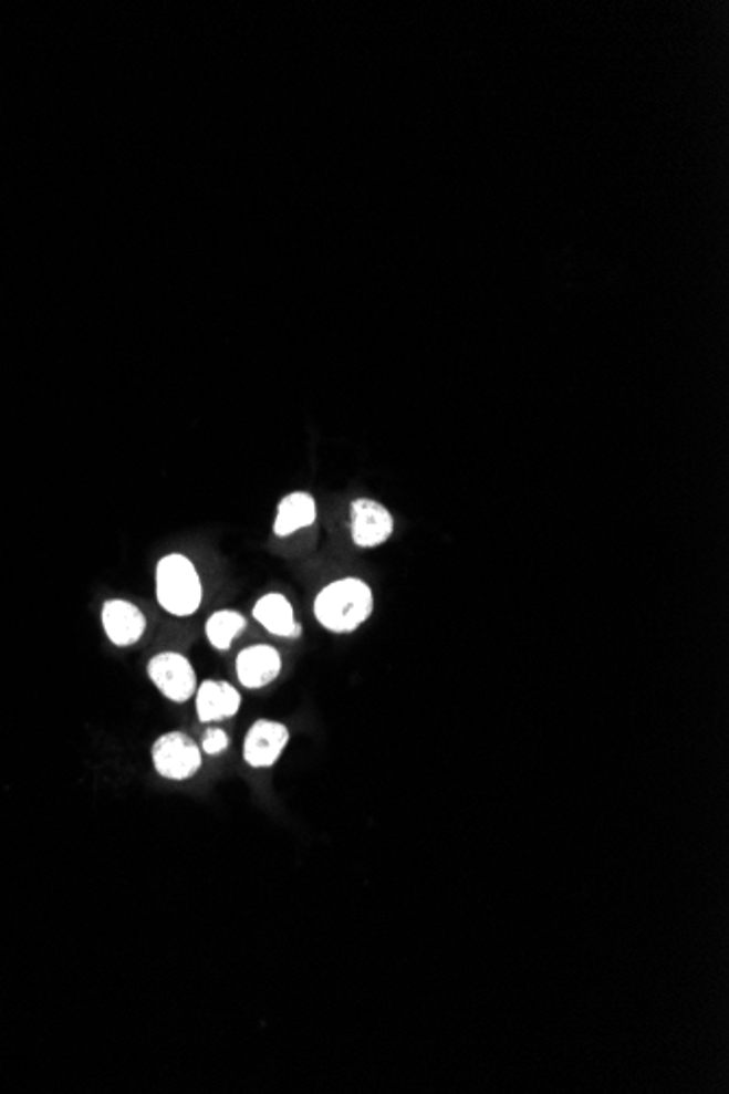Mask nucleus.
Instances as JSON below:
<instances>
[{"mask_svg": "<svg viewBox=\"0 0 729 1094\" xmlns=\"http://www.w3.org/2000/svg\"><path fill=\"white\" fill-rule=\"evenodd\" d=\"M315 618L334 634H347L361 627L374 609L372 588L354 577L327 584L315 598Z\"/></svg>", "mask_w": 729, "mask_h": 1094, "instance_id": "nucleus-1", "label": "nucleus"}, {"mask_svg": "<svg viewBox=\"0 0 729 1094\" xmlns=\"http://www.w3.org/2000/svg\"><path fill=\"white\" fill-rule=\"evenodd\" d=\"M156 592L166 612L190 616L201 605V582L192 562L184 555H166L156 571Z\"/></svg>", "mask_w": 729, "mask_h": 1094, "instance_id": "nucleus-2", "label": "nucleus"}, {"mask_svg": "<svg viewBox=\"0 0 729 1094\" xmlns=\"http://www.w3.org/2000/svg\"><path fill=\"white\" fill-rule=\"evenodd\" d=\"M154 764L168 780H186L199 771L201 752L186 734L170 732L156 741Z\"/></svg>", "mask_w": 729, "mask_h": 1094, "instance_id": "nucleus-3", "label": "nucleus"}, {"mask_svg": "<svg viewBox=\"0 0 729 1094\" xmlns=\"http://www.w3.org/2000/svg\"><path fill=\"white\" fill-rule=\"evenodd\" d=\"M149 677L164 697L177 704L188 701L192 692H197V675L192 665L173 652L160 654L149 663Z\"/></svg>", "mask_w": 729, "mask_h": 1094, "instance_id": "nucleus-4", "label": "nucleus"}, {"mask_svg": "<svg viewBox=\"0 0 729 1094\" xmlns=\"http://www.w3.org/2000/svg\"><path fill=\"white\" fill-rule=\"evenodd\" d=\"M394 533L392 513L369 499H358L352 506V540L356 546L374 549L387 542Z\"/></svg>", "mask_w": 729, "mask_h": 1094, "instance_id": "nucleus-5", "label": "nucleus"}, {"mask_svg": "<svg viewBox=\"0 0 729 1094\" xmlns=\"http://www.w3.org/2000/svg\"><path fill=\"white\" fill-rule=\"evenodd\" d=\"M289 743L287 726L278 721H256L244 737L243 757L249 767L275 764Z\"/></svg>", "mask_w": 729, "mask_h": 1094, "instance_id": "nucleus-6", "label": "nucleus"}, {"mask_svg": "<svg viewBox=\"0 0 729 1094\" xmlns=\"http://www.w3.org/2000/svg\"><path fill=\"white\" fill-rule=\"evenodd\" d=\"M103 627L114 645L129 647L143 638L147 621L134 603L114 598L103 607Z\"/></svg>", "mask_w": 729, "mask_h": 1094, "instance_id": "nucleus-7", "label": "nucleus"}, {"mask_svg": "<svg viewBox=\"0 0 729 1094\" xmlns=\"http://www.w3.org/2000/svg\"><path fill=\"white\" fill-rule=\"evenodd\" d=\"M282 671V658L278 649L269 645H253L239 654L237 675L244 688H262L271 684Z\"/></svg>", "mask_w": 729, "mask_h": 1094, "instance_id": "nucleus-8", "label": "nucleus"}, {"mask_svg": "<svg viewBox=\"0 0 729 1094\" xmlns=\"http://www.w3.org/2000/svg\"><path fill=\"white\" fill-rule=\"evenodd\" d=\"M253 618L273 636L280 638H298L302 634V625L295 621L293 605L282 594H264L253 605Z\"/></svg>", "mask_w": 729, "mask_h": 1094, "instance_id": "nucleus-9", "label": "nucleus"}, {"mask_svg": "<svg viewBox=\"0 0 729 1094\" xmlns=\"http://www.w3.org/2000/svg\"><path fill=\"white\" fill-rule=\"evenodd\" d=\"M241 708V695L226 681H204L197 688V715L204 723L235 717Z\"/></svg>", "mask_w": 729, "mask_h": 1094, "instance_id": "nucleus-10", "label": "nucleus"}, {"mask_svg": "<svg viewBox=\"0 0 729 1094\" xmlns=\"http://www.w3.org/2000/svg\"><path fill=\"white\" fill-rule=\"evenodd\" d=\"M315 520H317L315 499L306 492H295V494H289L278 506L273 531H275V535L287 538V535H291L304 527H311Z\"/></svg>", "mask_w": 729, "mask_h": 1094, "instance_id": "nucleus-11", "label": "nucleus"}, {"mask_svg": "<svg viewBox=\"0 0 729 1094\" xmlns=\"http://www.w3.org/2000/svg\"><path fill=\"white\" fill-rule=\"evenodd\" d=\"M247 627V618L235 609H221L212 614L206 623V636L219 652L230 649L235 638Z\"/></svg>", "mask_w": 729, "mask_h": 1094, "instance_id": "nucleus-12", "label": "nucleus"}, {"mask_svg": "<svg viewBox=\"0 0 729 1094\" xmlns=\"http://www.w3.org/2000/svg\"><path fill=\"white\" fill-rule=\"evenodd\" d=\"M228 746H230V737H228L223 730H219V728L208 730V732L204 734V741H201L204 752H206V754H210V757L221 754Z\"/></svg>", "mask_w": 729, "mask_h": 1094, "instance_id": "nucleus-13", "label": "nucleus"}]
</instances>
